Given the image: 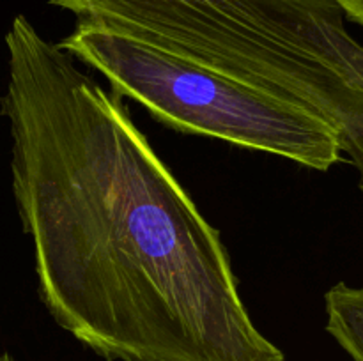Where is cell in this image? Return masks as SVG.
<instances>
[{
	"label": "cell",
	"instance_id": "6da1fadb",
	"mask_svg": "<svg viewBox=\"0 0 363 361\" xmlns=\"http://www.w3.org/2000/svg\"><path fill=\"white\" fill-rule=\"evenodd\" d=\"M6 46L14 200L53 321L106 361H286L119 96L25 16Z\"/></svg>",
	"mask_w": 363,
	"mask_h": 361
},
{
	"label": "cell",
	"instance_id": "3957f363",
	"mask_svg": "<svg viewBox=\"0 0 363 361\" xmlns=\"http://www.w3.org/2000/svg\"><path fill=\"white\" fill-rule=\"evenodd\" d=\"M328 124L339 133L340 147L357 168L358 184L363 191V46L360 42L354 45L351 53L346 78Z\"/></svg>",
	"mask_w": 363,
	"mask_h": 361
},
{
	"label": "cell",
	"instance_id": "277c9868",
	"mask_svg": "<svg viewBox=\"0 0 363 361\" xmlns=\"http://www.w3.org/2000/svg\"><path fill=\"white\" fill-rule=\"evenodd\" d=\"M326 331L354 361H363V287L337 283L325 294Z\"/></svg>",
	"mask_w": 363,
	"mask_h": 361
},
{
	"label": "cell",
	"instance_id": "8992f818",
	"mask_svg": "<svg viewBox=\"0 0 363 361\" xmlns=\"http://www.w3.org/2000/svg\"><path fill=\"white\" fill-rule=\"evenodd\" d=\"M0 361H16V360H14V357H11L9 354H2V356H0Z\"/></svg>",
	"mask_w": 363,
	"mask_h": 361
},
{
	"label": "cell",
	"instance_id": "7a4b0ae2",
	"mask_svg": "<svg viewBox=\"0 0 363 361\" xmlns=\"http://www.w3.org/2000/svg\"><path fill=\"white\" fill-rule=\"evenodd\" d=\"M60 50L98 71L121 99L179 133L268 152L312 170L342 159L339 133L303 106L123 30L78 20Z\"/></svg>",
	"mask_w": 363,
	"mask_h": 361
},
{
	"label": "cell",
	"instance_id": "5b68a950",
	"mask_svg": "<svg viewBox=\"0 0 363 361\" xmlns=\"http://www.w3.org/2000/svg\"><path fill=\"white\" fill-rule=\"evenodd\" d=\"M344 16L363 27V0H337Z\"/></svg>",
	"mask_w": 363,
	"mask_h": 361
}]
</instances>
